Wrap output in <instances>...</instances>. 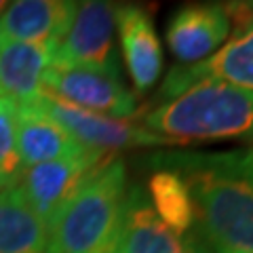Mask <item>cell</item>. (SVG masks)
Instances as JSON below:
<instances>
[{"mask_svg": "<svg viewBox=\"0 0 253 253\" xmlns=\"http://www.w3.org/2000/svg\"><path fill=\"white\" fill-rule=\"evenodd\" d=\"M154 165L179 173L192 194L196 239L207 253H253V148L165 152Z\"/></svg>", "mask_w": 253, "mask_h": 253, "instance_id": "6da1fadb", "label": "cell"}, {"mask_svg": "<svg viewBox=\"0 0 253 253\" xmlns=\"http://www.w3.org/2000/svg\"><path fill=\"white\" fill-rule=\"evenodd\" d=\"M141 125L177 146L201 141L253 144V93L215 78H201L158 101Z\"/></svg>", "mask_w": 253, "mask_h": 253, "instance_id": "7a4b0ae2", "label": "cell"}, {"mask_svg": "<svg viewBox=\"0 0 253 253\" xmlns=\"http://www.w3.org/2000/svg\"><path fill=\"white\" fill-rule=\"evenodd\" d=\"M126 190L125 163L106 158L53 217L46 253H116Z\"/></svg>", "mask_w": 253, "mask_h": 253, "instance_id": "3957f363", "label": "cell"}, {"mask_svg": "<svg viewBox=\"0 0 253 253\" xmlns=\"http://www.w3.org/2000/svg\"><path fill=\"white\" fill-rule=\"evenodd\" d=\"M38 104L70 137H74L83 148L89 150L114 154L116 150L175 146L173 141L148 131L144 125L116 121V118L76 108L49 91H42V95L38 97Z\"/></svg>", "mask_w": 253, "mask_h": 253, "instance_id": "277c9868", "label": "cell"}, {"mask_svg": "<svg viewBox=\"0 0 253 253\" xmlns=\"http://www.w3.org/2000/svg\"><path fill=\"white\" fill-rule=\"evenodd\" d=\"M42 91L57 95L76 108L116 121L139 116L137 97L123 84L118 72L110 70L49 66L42 76Z\"/></svg>", "mask_w": 253, "mask_h": 253, "instance_id": "5b68a950", "label": "cell"}, {"mask_svg": "<svg viewBox=\"0 0 253 253\" xmlns=\"http://www.w3.org/2000/svg\"><path fill=\"white\" fill-rule=\"evenodd\" d=\"M114 4L104 0L76 2L72 21L53 49L51 66L118 72L114 51Z\"/></svg>", "mask_w": 253, "mask_h": 253, "instance_id": "8992f818", "label": "cell"}, {"mask_svg": "<svg viewBox=\"0 0 253 253\" xmlns=\"http://www.w3.org/2000/svg\"><path fill=\"white\" fill-rule=\"evenodd\" d=\"M110 156L114 154L84 150L76 156L34 165L23 171L19 190L32 211L49 226L59 209L83 186V181Z\"/></svg>", "mask_w": 253, "mask_h": 253, "instance_id": "52a82bcc", "label": "cell"}, {"mask_svg": "<svg viewBox=\"0 0 253 253\" xmlns=\"http://www.w3.org/2000/svg\"><path fill=\"white\" fill-rule=\"evenodd\" d=\"M230 21L224 4L194 2L179 6L167 21V44L184 66L201 63L217 53L230 38Z\"/></svg>", "mask_w": 253, "mask_h": 253, "instance_id": "ba28073f", "label": "cell"}, {"mask_svg": "<svg viewBox=\"0 0 253 253\" xmlns=\"http://www.w3.org/2000/svg\"><path fill=\"white\" fill-rule=\"evenodd\" d=\"M201 78H215L253 93V23L230 34L228 42L209 59L192 66H173L165 76L156 99H167Z\"/></svg>", "mask_w": 253, "mask_h": 253, "instance_id": "9c48e42d", "label": "cell"}, {"mask_svg": "<svg viewBox=\"0 0 253 253\" xmlns=\"http://www.w3.org/2000/svg\"><path fill=\"white\" fill-rule=\"evenodd\" d=\"M116 253H207L196 234L173 232L154 213L139 186L126 190Z\"/></svg>", "mask_w": 253, "mask_h": 253, "instance_id": "30bf717a", "label": "cell"}, {"mask_svg": "<svg viewBox=\"0 0 253 253\" xmlns=\"http://www.w3.org/2000/svg\"><path fill=\"white\" fill-rule=\"evenodd\" d=\"M125 66L137 93H146L158 83L163 72V44L150 9L141 4L114 6Z\"/></svg>", "mask_w": 253, "mask_h": 253, "instance_id": "8fae6325", "label": "cell"}, {"mask_svg": "<svg viewBox=\"0 0 253 253\" xmlns=\"http://www.w3.org/2000/svg\"><path fill=\"white\" fill-rule=\"evenodd\" d=\"M76 2L70 0H17L0 15V46L9 42L57 46L72 21Z\"/></svg>", "mask_w": 253, "mask_h": 253, "instance_id": "7c38bea8", "label": "cell"}, {"mask_svg": "<svg viewBox=\"0 0 253 253\" xmlns=\"http://www.w3.org/2000/svg\"><path fill=\"white\" fill-rule=\"evenodd\" d=\"M17 150L23 169H28L41 163L76 156L89 148H83L74 137H70L36 99L17 106Z\"/></svg>", "mask_w": 253, "mask_h": 253, "instance_id": "4fadbf2b", "label": "cell"}, {"mask_svg": "<svg viewBox=\"0 0 253 253\" xmlns=\"http://www.w3.org/2000/svg\"><path fill=\"white\" fill-rule=\"evenodd\" d=\"M53 61V46L9 42L0 46V97L17 106L42 95V76Z\"/></svg>", "mask_w": 253, "mask_h": 253, "instance_id": "5bb4252c", "label": "cell"}, {"mask_svg": "<svg viewBox=\"0 0 253 253\" xmlns=\"http://www.w3.org/2000/svg\"><path fill=\"white\" fill-rule=\"evenodd\" d=\"M49 226L23 199L19 186L0 192V253H46Z\"/></svg>", "mask_w": 253, "mask_h": 253, "instance_id": "9a60e30c", "label": "cell"}, {"mask_svg": "<svg viewBox=\"0 0 253 253\" xmlns=\"http://www.w3.org/2000/svg\"><path fill=\"white\" fill-rule=\"evenodd\" d=\"M146 196L165 226L181 236L190 234L192 226L196 224V211L192 194L179 173L156 165L152 175L148 177Z\"/></svg>", "mask_w": 253, "mask_h": 253, "instance_id": "2e32d148", "label": "cell"}, {"mask_svg": "<svg viewBox=\"0 0 253 253\" xmlns=\"http://www.w3.org/2000/svg\"><path fill=\"white\" fill-rule=\"evenodd\" d=\"M23 171L17 150V104L0 97V192L17 188Z\"/></svg>", "mask_w": 253, "mask_h": 253, "instance_id": "e0dca14e", "label": "cell"}, {"mask_svg": "<svg viewBox=\"0 0 253 253\" xmlns=\"http://www.w3.org/2000/svg\"><path fill=\"white\" fill-rule=\"evenodd\" d=\"M4 9H6V2H2V0H0V15L4 13Z\"/></svg>", "mask_w": 253, "mask_h": 253, "instance_id": "ac0fdd59", "label": "cell"}, {"mask_svg": "<svg viewBox=\"0 0 253 253\" xmlns=\"http://www.w3.org/2000/svg\"><path fill=\"white\" fill-rule=\"evenodd\" d=\"M251 6H253V2H251Z\"/></svg>", "mask_w": 253, "mask_h": 253, "instance_id": "d6986e66", "label": "cell"}]
</instances>
